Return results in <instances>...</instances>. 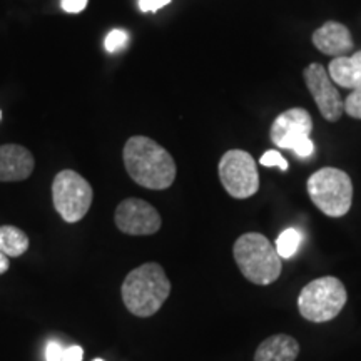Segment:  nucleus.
I'll return each instance as SVG.
<instances>
[{
    "instance_id": "7ed1b4c3",
    "label": "nucleus",
    "mask_w": 361,
    "mask_h": 361,
    "mask_svg": "<svg viewBox=\"0 0 361 361\" xmlns=\"http://www.w3.org/2000/svg\"><path fill=\"white\" fill-rule=\"evenodd\" d=\"M233 256L239 271L247 281L268 286L281 276L283 258L276 246L259 233H246L234 243Z\"/></svg>"
},
{
    "instance_id": "9b49d317",
    "label": "nucleus",
    "mask_w": 361,
    "mask_h": 361,
    "mask_svg": "<svg viewBox=\"0 0 361 361\" xmlns=\"http://www.w3.org/2000/svg\"><path fill=\"white\" fill-rule=\"evenodd\" d=\"M35 159L29 149L20 144L0 146V183L25 180L34 173Z\"/></svg>"
},
{
    "instance_id": "f3484780",
    "label": "nucleus",
    "mask_w": 361,
    "mask_h": 361,
    "mask_svg": "<svg viewBox=\"0 0 361 361\" xmlns=\"http://www.w3.org/2000/svg\"><path fill=\"white\" fill-rule=\"evenodd\" d=\"M128 40H129V34L126 32V30L114 29L107 34L104 45H106V51L112 54V52L121 51V49H124L126 44H128Z\"/></svg>"
},
{
    "instance_id": "f257e3e1",
    "label": "nucleus",
    "mask_w": 361,
    "mask_h": 361,
    "mask_svg": "<svg viewBox=\"0 0 361 361\" xmlns=\"http://www.w3.org/2000/svg\"><path fill=\"white\" fill-rule=\"evenodd\" d=\"M124 168L129 178L139 186L164 191L173 186L178 168L166 147L146 135H133L123 151Z\"/></svg>"
},
{
    "instance_id": "a878e982",
    "label": "nucleus",
    "mask_w": 361,
    "mask_h": 361,
    "mask_svg": "<svg viewBox=\"0 0 361 361\" xmlns=\"http://www.w3.org/2000/svg\"><path fill=\"white\" fill-rule=\"evenodd\" d=\"M0 117H2V112H0Z\"/></svg>"
},
{
    "instance_id": "6ab92c4d",
    "label": "nucleus",
    "mask_w": 361,
    "mask_h": 361,
    "mask_svg": "<svg viewBox=\"0 0 361 361\" xmlns=\"http://www.w3.org/2000/svg\"><path fill=\"white\" fill-rule=\"evenodd\" d=\"M345 112L353 119H361V87L353 89L345 101Z\"/></svg>"
},
{
    "instance_id": "2eb2a0df",
    "label": "nucleus",
    "mask_w": 361,
    "mask_h": 361,
    "mask_svg": "<svg viewBox=\"0 0 361 361\" xmlns=\"http://www.w3.org/2000/svg\"><path fill=\"white\" fill-rule=\"evenodd\" d=\"M29 236L17 226H0V252L7 258H19L29 250Z\"/></svg>"
},
{
    "instance_id": "39448f33",
    "label": "nucleus",
    "mask_w": 361,
    "mask_h": 361,
    "mask_svg": "<svg viewBox=\"0 0 361 361\" xmlns=\"http://www.w3.org/2000/svg\"><path fill=\"white\" fill-rule=\"evenodd\" d=\"M348 301L345 284L335 276L313 279L298 296V310L306 322L328 323L335 319Z\"/></svg>"
},
{
    "instance_id": "1a4fd4ad",
    "label": "nucleus",
    "mask_w": 361,
    "mask_h": 361,
    "mask_svg": "<svg viewBox=\"0 0 361 361\" xmlns=\"http://www.w3.org/2000/svg\"><path fill=\"white\" fill-rule=\"evenodd\" d=\"M305 84L313 96L316 106L328 123H336L345 112V101L333 84L328 71L322 64H310L303 72Z\"/></svg>"
},
{
    "instance_id": "f8f14e48",
    "label": "nucleus",
    "mask_w": 361,
    "mask_h": 361,
    "mask_svg": "<svg viewBox=\"0 0 361 361\" xmlns=\"http://www.w3.org/2000/svg\"><path fill=\"white\" fill-rule=\"evenodd\" d=\"M311 40L319 52L335 57H341L346 52L353 51L355 45L348 27L335 20L324 22L319 29L314 30Z\"/></svg>"
},
{
    "instance_id": "f03ea898",
    "label": "nucleus",
    "mask_w": 361,
    "mask_h": 361,
    "mask_svg": "<svg viewBox=\"0 0 361 361\" xmlns=\"http://www.w3.org/2000/svg\"><path fill=\"white\" fill-rule=\"evenodd\" d=\"M121 295L129 313L149 318L156 314L169 298L171 281L161 264L146 263L126 276Z\"/></svg>"
},
{
    "instance_id": "b1692460",
    "label": "nucleus",
    "mask_w": 361,
    "mask_h": 361,
    "mask_svg": "<svg viewBox=\"0 0 361 361\" xmlns=\"http://www.w3.org/2000/svg\"><path fill=\"white\" fill-rule=\"evenodd\" d=\"M8 268H11V261H8V258L4 252H0V274L7 273Z\"/></svg>"
},
{
    "instance_id": "6e6552de",
    "label": "nucleus",
    "mask_w": 361,
    "mask_h": 361,
    "mask_svg": "<svg viewBox=\"0 0 361 361\" xmlns=\"http://www.w3.org/2000/svg\"><path fill=\"white\" fill-rule=\"evenodd\" d=\"M114 223L121 233L129 236H151L161 229L159 211L147 201L128 197L116 207Z\"/></svg>"
},
{
    "instance_id": "20e7f679",
    "label": "nucleus",
    "mask_w": 361,
    "mask_h": 361,
    "mask_svg": "<svg viewBox=\"0 0 361 361\" xmlns=\"http://www.w3.org/2000/svg\"><path fill=\"white\" fill-rule=\"evenodd\" d=\"M310 200L328 218L348 214L353 202V183L345 171L323 168L316 171L306 183Z\"/></svg>"
},
{
    "instance_id": "0eeeda50",
    "label": "nucleus",
    "mask_w": 361,
    "mask_h": 361,
    "mask_svg": "<svg viewBox=\"0 0 361 361\" xmlns=\"http://www.w3.org/2000/svg\"><path fill=\"white\" fill-rule=\"evenodd\" d=\"M218 173L224 191L234 200H247L259 189L255 157L241 149H231L221 157Z\"/></svg>"
},
{
    "instance_id": "a211bd4d",
    "label": "nucleus",
    "mask_w": 361,
    "mask_h": 361,
    "mask_svg": "<svg viewBox=\"0 0 361 361\" xmlns=\"http://www.w3.org/2000/svg\"><path fill=\"white\" fill-rule=\"evenodd\" d=\"M259 164L264 168H279L281 171H288V161L278 151H268L261 156Z\"/></svg>"
},
{
    "instance_id": "412c9836",
    "label": "nucleus",
    "mask_w": 361,
    "mask_h": 361,
    "mask_svg": "<svg viewBox=\"0 0 361 361\" xmlns=\"http://www.w3.org/2000/svg\"><path fill=\"white\" fill-rule=\"evenodd\" d=\"M89 0H61V6L67 13H79L87 7Z\"/></svg>"
},
{
    "instance_id": "423d86ee",
    "label": "nucleus",
    "mask_w": 361,
    "mask_h": 361,
    "mask_svg": "<svg viewBox=\"0 0 361 361\" xmlns=\"http://www.w3.org/2000/svg\"><path fill=\"white\" fill-rule=\"evenodd\" d=\"M94 191L89 180L72 169L61 171L52 183V202L66 223H79L92 206Z\"/></svg>"
},
{
    "instance_id": "393cba45",
    "label": "nucleus",
    "mask_w": 361,
    "mask_h": 361,
    "mask_svg": "<svg viewBox=\"0 0 361 361\" xmlns=\"http://www.w3.org/2000/svg\"><path fill=\"white\" fill-rule=\"evenodd\" d=\"M92 361H104L102 358H96V360H92Z\"/></svg>"
},
{
    "instance_id": "9d476101",
    "label": "nucleus",
    "mask_w": 361,
    "mask_h": 361,
    "mask_svg": "<svg viewBox=\"0 0 361 361\" xmlns=\"http://www.w3.org/2000/svg\"><path fill=\"white\" fill-rule=\"evenodd\" d=\"M313 119L303 107H293L274 119L269 129L271 142L281 149H295L310 139Z\"/></svg>"
},
{
    "instance_id": "4be33fe9",
    "label": "nucleus",
    "mask_w": 361,
    "mask_h": 361,
    "mask_svg": "<svg viewBox=\"0 0 361 361\" xmlns=\"http://www.w3.org/2000/svg\"><path fill=\"white\" fill-rule=\"evenodd\" d=\"M168 4H171V0H139V8L141 12H156Z\"/></svg>"
},
{
    "instance_id": "5701e85b",
    "label": "nucleus",
    "mask_w": 361,
    "mask_h": 361,
    "mask_svg": "<svg viewBox=\"0 0 361 361\" xmlns=\"http://www.w3.org/2000/svg\"><path fill=\"white\" fill-rule=\"evenodd\" d=\"M82 358H84L82 346L72 345L67 350H64V358H62V361H82Z\"/></svg>"
},
{
    "instance_id": "ddd939ff",
    "label": "nucleus",
    "mask_w": 361,
    "mask_h": 361,
    "mask_svg": "<svg viewBox=\"0 0 361 361\" xmlns=\"http://www.w3.org/2000/svg\"><path fill=\"white\" fill-rule=\"evenodd\" d=\"M300 343L290 335H273L261 343L255 353V361H296Z\"/></svg>"
},
{
    "instance_id": "4468645a",
    "label": "nucleus",
    "mask_w": 361,
    "mask_h": 361,
    "mask_svg": "<svg viewBox=\"0 0 361 361\" xmlns=\"http://www.w3.org/2000/svg\"><path fill=\"white\" fill-rule=\"evenodd\" d=\"M328 74L331 80L346 89L361 87V51L355 56L335 57L328 66Z\"/></svg>"
},
{
    "instance_id": "dca6fc26",
    "label": "nucleus",
    "mask_w": 361,
    "mask_h": 361,
    "mask_svg": "<svg viewBox=\"0 0 361 361\" xmlns=\"http://www.w3.org/2000/svg\"><path fill=\"white\" fill-rule=\"evenodd\" d=\"M301 241H303V233H301L300 229L288 228L286 231H283L281 234H279V238L276 241L278 255L281 256L283 259H290L291 256L298 251Z\"/></svg>"
},
{
    "instance_id": "aec40b11",
    "label": "nucleus",
    "mask_w": 361,
    "mask_h": 361,
    "mask_svg": "<svg viewBox=\"0 0 361 361\" xmlns=\"http://www.w3.org/2000/svg\"><path fill=\"white\" fill-rule=\"evenodd\" d=\"M64 358V346L61 341L51 340L45 346V361H62Z\"/></svg>"
}]
</instances>
